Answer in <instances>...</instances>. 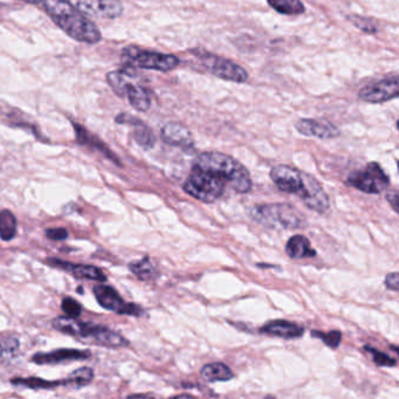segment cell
Segmentation results:
<instances>
[{"mask_svg": "<svg viewBox=\"0 0 399 399\" xmlns=\"http://www.w3.org/2000/svg\"><path fill=\"white\" fill-rule=\"evenodd\" d=\"M12 384L39 390V388H54V386H59V385H64V381H48L41 379V378L34 377L15 378V379H12Z\"/></svg>", "mask_w": 399, "mask_h": 399, "instance_id": "4316f807", "label": "cell"}, {"mask_svg": "<svg viewBox=\"0 0 399 399\" xmlns=\"http://www.w3.org/2000/svg\"><path fill=\"white\" fill-rule=\"evenodd\" d=\"M18 223L15 215L10 210L0 211V239L11 241L17 236Z\"/></svg>", "mask_w": 399, "mask_h": 399, "instance_id": "7402d4cb", "label": "cell"}, {"mask_svg": "<svg viewBox=\"0 0 399 399\" xmlns=\"http://www.w3.org/2000/svg\"><path fill=\"white\" fill-rule=\"evenodd\" d=\"M269 6L281 15H302L306 11L301 0H267Z\"/></svg>", "mask_w": 399, "mask_h": 399, "instance_id": "cb8c5ba5", "label": "cell"}, {"mask_svg": "<svg viewBox=\"0 0 399 399\" xmlns=\"http://www.w3.org/2000/svg\"><path fill=\"white\" fill-rule=\"evenodd\" d=\"M4 353H15L19 349V341L15 337L5 339L4 343L1 344Z\"/></svg>", "mask_w": 399, "mask_h": 399, "instance_id": "836d02e7", "label": "cell"}, {"mask_svg": "<svg viewBox=\"0 0 399 399\" xmlns=\"http://www.w3.org/2000/svg\"><path fill=\"white\" fill-rule=\"evenodd\" d=\"M348 19L353 22V25L356 26L357 29H360L363 32L374 34V33L378 31L377 22H374V19L365 18V17L355 15H349Z\"/></svg>", "mask_w": 399, "mask_h": 399, "instance_id": "83f0119b", "label": "cell"}, {"mask_svg": "<svg viewBox=\"0 0 399 399\" xmlns=\"http://www.w3.org/2000/svg\"><path fill=\"white\" fill-rule=\"evenodd\" d=\"M161 137L166 144L178 147L185 151L192 150L194 148V141L190 130L183 124L168 123L161 130Z\"/></svg>", "mask_w": 399, "mask_h": 399, "instance_id": "5bb4252c", "label": "cell"}, {"mask_svg": "<svg viewBox=\"0 0 399 399\" xmlns=\"http://www.w3.org/2000/svg\"><path fill=\"white\" fill-rule=\"evenodd\" d=\"M3 353H4V350H3V346H1V344H0V357H1V355H3Z\"/></svg>", "mask_w": 399, "mask_h": 399, "instance_id": "8d00e7d4", "label": "cell"}, {"mask_svg": "<svg viewBox=\"0 0 399 399\" xmlns=\"http://www.w3.org/2000/svg\"><path fill=\"white\" fill-rule=\"evenodd\" d=\"M367 349L369 350L371 355H372L374 363L379 365V367H395V364H397L395 360L391 358V357L386 355V353L378 351V350L374 349V348H369V346H367Z\"/></svg>", "mask_w": 399, "mask_h": 399, "instance_id": "4dcf8cb0", "label": "cell"}, {"mask_svg": "<svg viewBox=\"0 0 399 399\" xmlns=\"http://www.w3.org/2000/svg\"><path fill=\"white\" fill-rule=\"evenodd\" d=\"M201 376L206 381L213 383V381H231L234 377V374L226 364L216 362V363L205 364L201 370Z\"/></svg>", "mask_w": 399, "mask_h": 399, "instance_id": "44dd1931", "label": "cell"}, {"mask_svg": "<svg viewBox=\"0 0 399 399\" xmlns=\"http://www.w3.org/2000/svg\"><path fill=\"white\" fill-rule=\"evenodd\" d=\"M264 334L278 336L281 339H297L304 335V329L301 325L286 321V320H276L266 323L262 329Z\"/></svg>", "mask_w": 399, "mask_h": 399, "instance_id": "ac0fdd59", "label": "cell"}, {"mask_svg": "<svg viewBox=\"0 0 399 399\" xmlns=\"http://www.w3.org/2000/svg\"><path fill=\"white\" fill-rule=\"evenodd\" d=\"M61 309L64 311L66 316H69V318H76L82 313L81 304L72 297H65L62 304H61Z\"/></svg>", "mask_w": 399, "mask_h": 399, "instance_id": "f546056e", "label": "cell"}, {"mask_svg": "<svg viewBox=\"0 0 399 399\" xmlns=\"http://www.w3.org/2000/svg\"><path fill=\"white\" fill-rule=\"evenodd\" d=\"M271 178L278 189L300 198L308 209L318 213L328 211L330 206L328 194H325L321 183L309 173L280 164L271 170Z\"/></svg>", "mask_w": 399, "mask_h": 399, "instance_id": "6da1fadb", "label": "cell"}, {"mask_svg": "<svg viewBox=\"0 0 399 399\" xmlns=\"http://www.w3.org/2000/svg\"><path fill=\"white\" fill-rule=\"evenodd\" d=\"M22 1L29 3V4H43V0H22Z\"/></svg>", "mask_w": 399, "mask_h": 399, "instance_id": "d590c367", "label": "cell"}, {"mask_svg": "<svg viewBox=\"0 0 399 399\" xmlns=\"http://www.w3.org/2000/svg\"><path fill=\"white\" fill-rule=\"evenodd\" d=\"M399 95V80L397 75L384 79L381 81L367 86L358 92V97L364 102L378 103L388 102Z\"/></svg>", "mask_w": 399, "mask_h": 399, "instance_id": "7c38bea8", "label": "cell"}, {"mask_svg": "<svg viewBox=\"0 0 399 399\" xmlns=\"http://www.w3.org/2000/svg\"><path fill=\"white\" fill-rule=\"evenodd\" d=\"M94 378V371L88 367H79L73 371L66 379H64V385H69L75 388H83L86 385L90 384Z\"/></svg>", "mask_w": 399, "mask_h": 399, "instance_id": "d4e9b609", "label": "cell"}, {"mask_svg": "<svg viewBox=\"0 0 399 399\" xmlns=\"http://www.w3.org/2000/svg\"><path fill=\"white\" fill-rule=\"evenodd\" d=\"M183 189L187 194L204 203H213L222 198L226 183L215 173L192 166Z\"/></svg>", "mask_w": 399, "mask_h": 399, "instance_id": "5b68a950", "label": "cell"}, {"mask_svg": "<svg viewBox=\"0 0 399 399\" xmlns=\"http://www.w3.org/2000/svg\"><path fill=\"white\" fill-rule=\"evenodd\" d=\"M295 129L301 135L321 140H332L339 137L341 134L339 128L330 123L329 121L314 119H301L295 123Z\"/></svg>", "mask_w": 399, "mask_h": 399, "instance_id": "4fadbf2b", "label": "cell"}, {"mask_svg": "<svg viewBox=\"0 0 399 399\" xmlns=\"http://www.w3.org/2000/svg\"><path fill=\"white\" fill-rule=\"evenodd\" d=\"M122 58L128 66L158 72L173 71L180 64V58L176 55L143 50L138 47H127Z\"/></svg>", "mask_w": 399, "mask_h": 399, "instance_id": "8992f818", "label": "cell"}, {"mask_svg": "<svg viewBox=\"0 0 399 399\" xmlns=\"http://www.w3.org/2000/svg\"><path fill=\"white\" fill-rule=\"evenodd\" d=\"M46 237L53 241H66L68 238V231L64 229V227L48 229V230H46Z\"/></svg>", "mask_w": 399, "mask_h": 399, "instance_id": "1f68e13d", "label": "cell"}, {"mask_svg": "<svg viewBox=\"0 0 399 399\" xmlns=\"http://www.w3.org/2000/svg\"><path fill=\"white\" fill-rule=\"evenodd\" d=\"M47 262L54 267L71 273L72 276H74L78 279L93 280L97 283H104L107 280L106 274L95 266L71 264V262H61L59 259H50Z\"/></svg>", "mask_w": 399, "mask_h": 399, "instance_id": "9a60e30c", "label": "cell"}, {"mask_svg": "<svg viewBox=\"0 0 399 399\" xmlns=\"http://www.w3.org/2000/svg\"><path fill=\"white\" fill-rule=\"evenodd\" d=\"M348 183L365 194H378L388 189L390 178L378 163H369L364 169L350 175Z\"/></svg>", "mask_w": 399, "mask_h": 399, "instance_id": "52a82bcc", "label": "cell"}, {"mask_svg": "<svg viewBox=\"0 0 399 399\" xmlns=\"http://www.w3.org/2000/svg\"><path fill=\"white\" fill-rule=\"evenodd\" d=\"M286 253L292 259L314 258L316 251L311 248V241L302 234H297L287 241Z\"/></svg>", "mask_w": 399, "mask_h": 399, "instance_id": "d6986e66", "label": "cell"}, {"mask_svg": "<svg viewBox=\"0 0 399 399\" xmlns=\"http://www.w3.org/2000/svg\"><path fill=\"white\" fill-rule=\"evenodd\" d=\"M199 59L202 61L204 68L217 78L237 83H243L248 80V71L234 61L210 53L201 54Z\"/></svg>", "mask_w": 399, "mask_h": 399, "instance_id": "ba28073f", "label": "cell"}, {"mask_svg": "<svg viewBox=\"0 0 399 399\" xmlns=\"http://www.w3.org/2000/svg\"><path fill=\"white\" fill-rule=\"evenodd\" d=\"M126 96L133 108L138 111H147L151 107V97L148 90L142 86L135 85L134 82L128 86Z\"/></svg>", "mask_w": 399, "mask_h": 399, "instance_id": "ffe728a7", "label": "cell"}, {"mask_svg": "<svg viewBox=\"0 0 399 399\" xmlns=\"http://www.w3.org/2000/svg\"><path fill=\"white\" fill-rule=\"evenodd\" d=\"M311 336L322 339V341H323L327 346H330V348H337L341 341H342V334L339 332H311Z\"/></svg>", "mask_w": 399, "mask_h": 399, "instance_id": "f1b7e54d", "label": "cell"}, {"mask_svg": "<svg viewBox=\"0 0 399 399\" xmlns=\"http://www.w3.org/2000/svg\"><path fill=\"white\" fill-rule=\"evenodd\" d=\"M192 166L205 170L219 177L239 194H248L252 189L250 171L237 159L222 152H203L197 156Z\"/></svg>", "mask_w": 399, "mask_h": 399, "instance_id": "3957f363", "label": "cell"}, {"mask_svg": "<svg viewBox=\"0 0 399 399\" xmlns=\"http://www.w3.org/2000/svg\"><path fill=\"white\" fill-rule=\"evenodd\" d=\"M131 272L141 280H152L158 276L157 269L149 258H143L140 262H131L129 265Z\"/></svg>", "mask_w": 399, "mask_h": 399, "instance_id": "484cf974", "label": "cell"}, {"mask_svg": "<svg viewBox=\"0 0 399 399\" xmlns=\"http://www.w3.org/2000/svg\"><path fill=\"white\" fill-rule=\"evenodd\" d=\"M117 123L131 124L134 126V138L137 144L142 148L151 149L156 143V137L150 128L147 127L143 122L136 120L135 117L129 116L127 114H121L116 117Z\"/></svg>", "mask_w": 399, "mask_h": 399, "instance_id": "e0dca14e", "label": "cell"}, {"mask_svg": "<svg viewBox=\"0 0 399 399\" xmlns=\"http://www.w3.org/2000/svg\"><path fill=\"white\" fill-rule=\"evenodd\" d=\"M94 294L100 306L107 311L130 316H141L143 313L142 308L138 307L137 304L126 302L113 287L99 285L94 287Z\"/></svg>", "mask_w": 399, "mask_h": 399, "instance_id": "8fae6325", "label": "cell"}, {"mask_svg": "<svg viewBox=\"0 0 399 399\" xmlns=\"http://www.w3.org/2000/svg\"><path fill=\"white\" fill-rule=\"evenodd\" d=\"M250 215L257 223L272 230H297L307 225L299 210L283 203L255 206Z\"/></svg>", "mask_w": 399, "mask_h": 399, "instance_id": "277c9868", "label": "cell"}, {"mask_svg": "<svg viewBox=\"0 0 399 399\" xmlns=\"http://www.w3.org/2000/svg\"><path fill=\"white\" fill-rule=\"evenodd\" d=\"M90 357V351L79 349H58L50 353H36L32 357L33 363L40 364H57L65 360H86Z\"/></svg>", "mask_w": 399, "mask_h": 399, "instance_id": "2e32d148", "label": "cell"}, {"mask_svg": "<svg viewBox=\"0 0 399 399\" xmlns=\"http://www.w3.org/2000/svg\"><path fill=\"white\" fill-rule=\"evenodd\" d=\"M43 4L47 15L72 39L86 43H96L101 40L97 26L78 11L69 0H43Z\"/></svg>", "mask_w": 399, "mask_h": 399, "instance_id": "7a4b0ae2", "label": "cell"}, {"mask_svg": "<svg viewBox=\"0 0 399 399\" xmlns=\"http://www.w3.org/2000/svg\"><path fill=\"white\" fill-rule=\"evenodd\" d=\"M386 199H388V202L391 204L392 209L395 211V213H398V192L397 191H390L386 194Z\"/></svg>", "mask_w": 399, "mask_h": 399, "instance_id": "e575fe53", "label": "cell"}, {"mask_svg": "<svg viewBox=\"0 0 399 399\" xmlns=\"http://www.w3.org/2000/svg\"><path fill=\"white\" fill-rule=\"evenodd\" d=\"M69 3L87 18L116 19L123 13L119 0H69Z\"/></svg>", "mask_w": 399, "mask_h": 399, "instance_id": "30bf717a", "label": "cell"}, {"mask_svg": "<svg viewBox=\"0 0 399 399\" xmlns=\"http://www.w3.org/2000/svg\"><path fill=\"white\" fill-rule=\"evenodd\" d=\"M385 286L388 287V290H399V274L397 272L390 273L385 278Z\"/></svg>", "mask_w": 399, "mask_h": 399, "instance_id": "d6a6232c", "label": "cell"}, {"mask_svg": "<svg viewBox=\"0 0 399 399\" xmlns=\"http://www.w3.org/2000/svg\"><path fill=\"white\" fill-rule=\"evenodd\" d=\"M75 134H76V140H78L80 144L90 145L93 148L97 149L100 151L103 152L107 157H109L113 161H116L115 155L110 152L109 149L107 148L106 145L103 144L102 142L97 140L95 136H92L89 134L88 131L86 130L85 128H82L80 124L74 123Z\"/></svg>", "mask_w": 399, "mask_h": 399, "instance_id": "603a6c76", "label": "cell"}, {"mask_svg": "<svg viewBox=\"0 0 399 399\" xmlns=\"http://www.w3.org/2000/svg\"><path fill=\"white\" fill-rule=\"evenodd\" d=\"M78 337L93 344L106 348H123L129 346V341L119 332H114L103 325L85 323V322H82Z\"/></svg>", "mask_w": 399, "mask_h": 399, "instance_id": "9c48e42d", "label": "cell"}]
</instances>
